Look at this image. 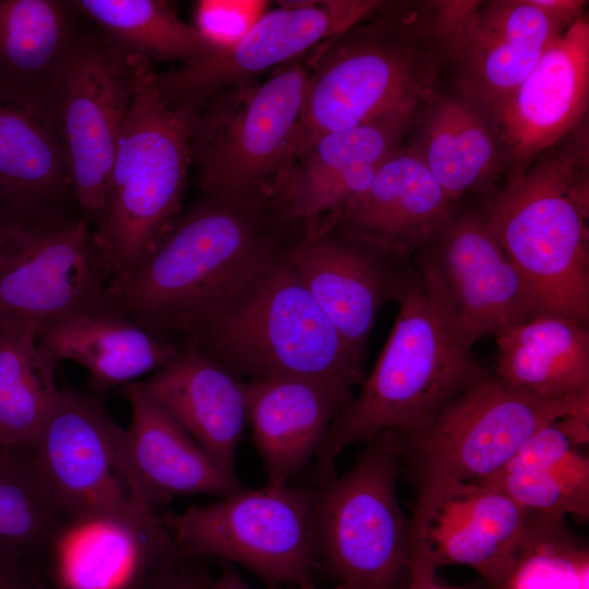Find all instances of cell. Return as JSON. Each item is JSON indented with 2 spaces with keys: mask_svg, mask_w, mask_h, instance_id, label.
I'll use <instances>...</instances> for the list:
<instances>
[{
  "mask_svg": "<svg viewBox=\"0 0 589 589\" xmlns=\"http://www.w3.org/2000/svg\"><path fill=\"white\" fill-rule=\"evenodd\" d=\"M267 199L205 195L109 290V309L180 348L287 254Z\"/></svg>",
  "mask_w": 589,
  "mask_h": 589,
  "instance_id": "cell-1",
  "label": "cell"
},
{
  "mask_svg": "<svg viewBox=\"0 0 589 589\" xmlns=\"http://www.w3.org/2000/svg\"><path fill=\"white\" fill-rule=\"evenodd\" d=\"M447 65L450 53L432 1L381 2L324 41L309 73L285 168L326 133L394 108L425 106Z\"/></svg>",
  "mask_w": 589,
  "mask_h": 589,
  "instance_id": "cell-2",
  "label": "cell"
},
{
  "mask_svg": "<svg viewBox=\"0 0 589 589\" xmlns=\"http://www.w3.org/2000/svg\"><path fill=\"white\" fill-rule=\"evenodd\" d=\"M588 118L525 168L507 173L481 208L541 311L589 323Z\"/></svg>",
  "mask_w": 589,
  "mask_h": 589,
  "instance_id": "cell-3",
  "label": "cell"
},
{
  "mask_svg": "<svg viewBox=\"0 0 589 589\" xmlns=\"http://www.w3.org/2000/svg\"><path fill=\"white\" fill-rule=\"evenodd\" d=\"M388 339L361 389L340 411L314 457L316 483L335 477L341 452L393 431L424 428L459 393L483 375L473 342L446 318L417 272L408 271Z\"/></svg>",
  "mask_w": 589,
  "mask_h": 589,
  "instance_id": "cell-4",
  "label": "cell"
},
{
  "mask_svg": "<svg viewBox=\"0 0 589 589\" xmlns=\"http://www.w3.org/2000/svg\"><path fill=\"white\" fill-rule=\"evenodd\" d=\"M197 111L167 103L152 64L136 81L111 166L94 240L111 286L125 278L178 218Z\"/></svg>",
  "mask_w": 589,
  "mask_h": 589,
  "instance_id": "cell-5",
  "label": "cell"
},
{
  "mask_svg": "<svg viewBox=\"0 0 589 589\" xmlns=\"http://www.w3.org/2000/svg\"><path fill=\"white\" fill-rule=\"evenodd\" d=\"M185 347L241 381L297 376L352 393L365 377L363 356L327 317L287 254Z\"/></svg>",
  "mask_w": 589,
  "mask_h": 589,
  "instance_id": "cell-6",
  "label": "cell"
},
{
  "mask_svg": "<svg viewBox=\"0 0 589 589\" xmlns=\"http://www.w3.org/2000/svg\"><path fill=\"white\" fill-rule=\"evenodd\" d=\"M402 453L401 435L383 432L366 442L348 471L315 486L317 564L338 589L407 588L410 519L396 490Z\"/></svg>",
  "mask_w": 589,
  "mask_h": 589,
  "instance_id": "cell-7",
  "label": "cell"
},
{
  "mask_svg": "<svg viewBox=\"0 0 589 589\" xmlns=\"http://www.w3.org/2000/svg\"><path fill=\"white\" fill-rule=\"evenodd\" d=\"M315 488L267 483L163 516L179 555L240 564L269 586L316 589Z\"/></svg>",
  "mask_w": 589,
  "mask_h": 589,
  "instance_id": "cell-8",
  "label": "cell"
},
{
  "mask_svg": "<svg viewBox=\"0 0 589 589\" xmlns=\"http://www.w3.org/2000/svg\"><path fill=\"white\" fill-rule=\"evenodd\" d=\"M567 418L589 422V394L543 399L486 371L424 428L401 436L402 459L411 465L418 484L436 479L482 483L536 432Z\"/></svg>",
  "mask_w": 589,
  "mask_h": 589,
  "instance_id": "cell-9",
  "label": "cell"
},
{
  "mask_svg": "<svg viewBox=\"0 0 589 589\" xmlns=\"http://www.w3.org/2000/svg\"><path fill=\"white\" fill-rule=\"evenodd\" d=\"M309 73L287 67L262 84L225 89L199 110L191 157L205 195L267 199L285 168Z\"/></svg>",
  "mask_w": 589,
  "mask_h": 589,
  "instance_id": "cell-10",
  "label": "cell"
},
{
  "mask_svg": "<svg viewBox=\"0 0 589 589\" xmlns=\"http://www.w3.org/2000/svg\"><path fill=\"white\" fill-rule=\"evenodd\" d=\"M413 257L432 300L473 344L542 312L490 231L481 206L456 203Z\"/></svg>",
  "mask_w": 589,
  "mask_h": 589,
  "instance_id": "cell-11",
  "label": "cell"
},
{
  "mask_svg": "<svg viewBox=\"0 0 589 589\" xmlns=\"http://www.w3.org/2000/svg\"><path fill=\"white\" fill-rule=\"evenodd\" d=\"M111 279L86 219L13 225L0 239V322L39 326L109 310Z\"/></svg>",
  "mask_w": 589,
  "mask_h": 589,
  "instance_id": "cell-12",
  "label": "cell"
},
{
  "mask_svg": "<svg viewBox=\"0 0 589 589\" xmlns=\"http://www.w3.org/2000/svg\"><path fill=\"white\" fill-rule=\"evenodd\" d=\"M124 435L125 429L98 399L61 390L29 448L62 518L93 513L156 515L136 493Z\"/></svg>",
  "mask_w": 589,
  "mask_h": 589,
  "instance_id": "cell-13",
  "label": "cell"
},
{
  "mask_svg": "<svg viewBox=\"0 0 589 589\" xmlns=\"http://www.w3.org/2000/svg\"><path fill=\"white\" fill-rule=\"evenodd\" d=\"M136 69L137 60L124 58L101 37L80 36L51 100L75 202L92 230L101 216Z\"/></svg>",
  "mask_w": 589,
  "mask_h": 589,
  "instance_id": "cell-14",
  "label": "cell"
},
{
  "mask_svg": "<svg viewBox=\"0 0 589 589\" xmlns=\"http://www.w3.org/2000/svg\"><path fill=\"white\" fill-rule=\"evenodd\" d=\"M381 1L330 0L285 2L266 11L231 47L190 65L156 73L164 99L199 110L216 94L251 83L261 72L330 39L366 16Z\"/></svg>",
  "mask_w": 589,
  "mask_h": 589,
  "instance_id": "cell-15",
  "label": "cell"
},
{
  "mask_svg": "<svg viewBox=\"0 0 589 589\" xmlns=\"http://www.w3.org/2000/svg\"><path fill=\"white\" fill-rule=\"evenodd\" d=\"M528 516L490 485L452 479L425 481L419 483L409 517L412 554L437 569L471 567L486 588L509 564Z\"/></svg>",
  "mask_w": 589,
  "mask_h": 589,
  "instance_id": "cell-16",
  "label": "cell"
},
{
  "mask_svg": "<svg viewBox=\"0 0 589 589\" xmlns=\"http://www.w3.org/2000/svg\"><path fill=\"white\" fill-rule=\"evenodd\" d=\"M287 260L338 332L363 356L380 310L397 301L408 271L341 232L332 217L306 225Z\"/></svg>",
  "mask_w": 589,
  "mask_h": 589,
  "instance_id": "cell-17",
  "label": "cell"
},
{
  "mask_svg": "<svg viewBox=\"0 0 589 589\" xmlns=\"http://www.w3.org/2000/svg\"><path fill=\"white\" fill-rule=\"evenodd\" d=\"M589 20L585 14L549 46L493 120L507 173L529 165L588 113Z\"/></svg>",
  "mask_w": 589,
  "mask_h": 589,
  "instance_id": "cell-18",
  "label": "cell"
},
{
  "mask_svg": "<svg viewBox=\"0 0 589 589\" xmlns=\"http://www.w3.org/2000/svg\"><path fill=\"white\" fill-rule=\"evenodd\" d=\"M71 201L70 160L51 111L0 89V212L14 224L51 225L75 217L65 212Z\"/></svg>",
  "mask_w": 589,
  "mask_h": 589,
  "instance_id": "cell-19",
  "label": "cell"
},
{
  "mask_svg": "<svg viewBox=\"0 0 589 589\" xmlns=\"http://www.w3.org/2000/svg\"><path fill=\"white\" fill-rule=\"evenodd\" d=\"M564 29L531 0L481 1L450 64L456 91L494 118Z\"/></svg>",
  "mask_w": 589,
  "mask_h": 589,
  "instance_id": "cell-20",
  "label": "cell"
},
{
  "mask_svg": "<svg viewBox=\"0 0 589 589\" xmlns=\"http://www.w3.org/2000/svg\"><path fill=\"white\" fill-rule=\"evenodd\" d=\"M455 204L414 149L400 146L380 165L368 188L333 215V223L400 264L414 255Z\"/></svg>",
  "mask_w": 589,
  "mask_h": 589,
  "instance_id": "cell-21",
  "label": "cell"
},
{
  "mask_svg": "<svg viewBox=\"0 0 589 589\" xmlns=\"http://www.w3.org/2000/svg\"><path fill=\"white\" fill-rule=\"evenodd\" d=\"M248 424L267 472L286 485L315 457L352 393L324 382L272 376L244 382Z\"/></svg>",
  "mask_w": 589,
  "mask_h": 589,
  "instance_id": "cell-22",
  "label": "cell"
},
{
  "mask_svg": "<svg viewBox=\"0 0 589 589\" xmlns=\"http://www.w3.org/2000/svg\"><path fill=\"white\" fill-rule=\"evenodd\" d=\"M131 407L124 456L141 502L153 508L175 496H226L244 486L221 468L141 388L124 386Z\"/></svg>",
  "mask_w": 589,
  "mask_h": 589,
  "instance_id": "cell-23",
  "label": "cell"
},
{
  "mask_svg": "<svg viewBox=\"0 0 589 589\" xmlns=\"http://www.w3.org/2000/svg\"><path fill=\"white\" fill-rule=\"evenodd\" d=\"M221 468L235 473L237 447L248 424L244 382L193 347L137 381Z\"/></svg>",
  "mask_w": 589,
  "mask_h": 589,
  "instance_id": "cell-24",
  "label": "cell"
},
{
  "mask_svg": "<svg viewBox=\"0 0 589 589\" xmlns=\"http://www.w3.org/2000/svg\"><path fill=\"white\" fill-rule=\"evenodd\" d=\"M47 548L72 589H113L178 554L163 517L111 513L64 517Z\"/></svg>",
  "mask_w": 589,
  "mask_h": 589,
  "instance_id": "cell-25",
  "label": "cell"
},
{
  "mask_svg": "<svg viewBox=\"0 0 589 589\" xmlns=\"http://www.w3.org/2000/svg\"><path fill=\"white\" fill-rule=\"evenodd\" d=\"M419 115L410 145L453 203L468 193L491 196L507 172L493 117L458 93L435 95Z\"/></svg>",
  "mask_w": 589,
  "mask_h": 589,
  "instance_id": "cell-26",
  "label": "cell"
},
{
  "mask_svg": "<svg viewBox=\"0 0 589 589\" xmlns=\"http://www.w3.org/2000/svg\"><path fill=\"white\" fill-rule=\"evenodd\" d=\"M40 342L59 360L85 369L98 393L125 386L168 363L181 349L115 310L73 314L37 326Z\"/></svg>",
  "mask_w": 589,
  "mask_h": 589,
  "instance_id": "cell-27",
  "label": "cell"
},
{
  "mask_svg": "<svg viewBox=\"0 0 589 589\" xmlns=\"http://www.w3.org/2000/svg\"><path fill=\"white\" fill-rule=\"evenodd\" d=\"M494 338V375L504 384L543 399L589 394L587 323L542 311Z\"/></svg>",
  "mask_w": 589,
  "mask_h": 589,
  "instance_id": "cell-28",
  "label": "cell"
},
{
  "mask_svg": "<svg viewBox=\"0 0 589 589\" xmlns=\"http://www.w3.org/2000/svg\"><path fill=\"white\" fill-rule=\"evenodd\" d=\"M588 438L570 418L545 425L528 438L493 477L495 488L528 514L589 516V459L580 450Z\"/></svg>",
  "mask_w": 589,
  "mask_h": 589,
  "instance_id": "cell-29",
  "label": "cell"
},
{
  "mask_svg": "<svg viewBox=\"0 0 589 589\" xmlns=\"http://www.w3.org/2000/svg\"><path fill=\"white\" fill-rule=\"evenodd\" d=\"M73 3L0 0V89L50 110L62 71L81 35Z\"/></svg>",
  "mask_w": 589,
  "mask_h": 589,
  "instance_id": "cell-30",
  "label": "cell"
},
{
  "mask_svg": "<svg viewBox=\"0 0 589 589\" xmlns=\"http://www.w3.org/2000/svg\"><path fill=\"white\" fill-rule=\"evenodd\" d=\"M37 326L0 322V445L29 447L62 389Z\"/></svg>",
  "mask_w": 589,
  "mask_h": 589,
  "instance_id": "cell-31",
  "label": "cell"
},
{
  "mask_svg": "<svg viewBox=\"0 0 589 589\" xmlns=\"http://www.w3.org/2000/svg\"><path fill=\"white\" fill-rule=\"evenodd\" d=\"M74 8L94 22L103 40L130 60H173L190 65L216 52L172 5L160 0H79Z\"/></svg>",
  "mask_w": 589,
  "mask_h": 589,
  "instance_id": "cell-32",
  "label": "cell"
},
{
  "mask_svg": "<svg viewBox=\"0 0 589 589\" xmlns=\"http://www.w3.org/2000/svg\"><path fill=\"white\" fill-rule=\"evenodd\" d=\"M486 589H589L588 545L566 517L529 514L509 564Z\"/></svg>",
  "mask_w": 589,
  "mask_h": 589,
  "instance_id": "cell-33",
  "label": "cell"
},
{
  "mask_svg": "<svg viewBox=\"0 0 589 589\" xmlns=\"http://www.w3.org/2000/svg\"><path fill=\"white\" fill-rule=\"evenodd\" d=\"M61 519L31 448L0 445V555L47 548Z\"/></svg>",
  "mask_w": 589,
  "mask_h": 589,
  "instance_id": "cell-34",
  "label": "cell"
},
{
  "mask_svg": "<svg viewBox=\"0 0 589 589\" xmlns=\"http://www.w3.org/2000/svg\"><path fill=\"white\" fill-rule=\"evenodd\" d=\"M424 106H402L324 134L277 177L306 179L382 164L401 145ZM273 183V184H274Z\"/></svg>",
  "mask_w": 589,
  "mask_h": 589,
  "instance_id": "cell-35",
  "label": "cell"
},
{
  "mask_svg": "<svg viewBox=\"0 0 589 589\" xmlns=\"http://www.w3.org/2000/svg\"><path fill=\"white\" fill-rule=\"evenodd\" d=\"M262 0H201L194 8L193 26L216 51L231 47L267 11Z\"/></svg>",
  "mask_w": 589,
  "mask_h": 589,
  "instance_id": "cell-36",
  "label": "cell"
},
{
  "mask_svg": "<svg viewBox=\"0 0 589 589\" xmlns=\"http://www.w3.org/2000/svg\"><path fill=\"white\" fill-rule=\"evenodd\" d=\"M406 589H485L484 582L453 584L443 579L423 557L412 554L410 577Z\"/></svg>",
  "mask_w": 589,
  "mask_h": 589,
  "instance_id": "cell-37",
  "label": "cell"
},
{
  "mask_svg": "<svg viewBox=\"0 0 589 589\" xmlns=\"http://www.w3.org/2000/svg\"><path fill=\"white\" fill-rule=\"evenodd\" d=\"M531 2L564 28L585 15L588 4V1L584 0H531Z\"/></svg>",
  "mask_w": 589,
  "mask_h": 589,
  "instance_id": "cell-38",
  "label": "cell"
},
{
  "mask_svg": "<svg viewBox=\"0 0 589 589\" xmlns=\"http://www.w3.org/2000/svg\"><path fill=\"white\" fill-rule=\"evenodd\" d=\"M0 589H35L27 582L20 558L0 555Z\"/></svg>",
  "mask_w": 589,
  "mask_h": 589,
  "instance_id": "cell-39",
  "label": "cell"
},
{
  "mask_svg": "<svg viewBox=\"0 0 589 589\" xmlns=\"http://www.w3.org/2000/svg\"><path fill=\"white\" fill-rule=\"evenodd\" d=\"M208 589H255L251 587L230 565H224L219 576L209 585ZM266 589H283L280 586H269Z\"/></svg>",
  "mask_w": 589,
  "mask_h": 589,
  "instance_id": "cell-40",
  "label": "cell"
},
{
  "mask_svg": "<svg viewBox=\"0 0 589 589\" xmlns=\"http://www.w3.org/2000/svg\"><path fill=\"white\" fill-rule=\"evenodd\" d=\"M172 586L168 588L159 589H208L209 585H206L203 580L195 577H181L173 582Z\"/></svg>",
  "mask_w": 589,
  "mask_h": 589,
  "instance_id": "cell-41",
  "label": "cell"
},
{
  "mask_svg": "<svg viewBox=\"0 0 589 589\" xmlns=\"http://www.w3.org/2000/svg\"><path fill=\"white\" fill-rule=\"evenodd\" d=\"M15 225L0 212V239Z\"/></svg>",
  "mask_w": 589,
  "mask_h": 589,
  "instance_id": "cell-42",
  "label": "cell"
},
{
  "mask_svg": "<svg viewBox=\"0 0 589 589\" xmlns=\"http://www.w3.org/2000/svg\"><path fill=\"white\" fill-rule=\"evenodd\" d=\"M35 589H38V588H35Z\"/></svg>",
  "mask_w": 589,
  "mask_h": 589,
  "instance_id": "cell-43",
  "label": "cell"
}]
</instances>
